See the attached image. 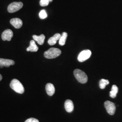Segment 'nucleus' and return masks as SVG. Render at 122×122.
<instances>
[{
  "label": "nucleus",
  "instance_id": "nucleus-1",
  "mask_svg": "<svg viewBox=\"0 0 122 122\" xmlns=\"http://www.w3.org/2000/svg\"><path fill=\"white\" fill-rule=\"evenodd\" d=\"M10 87L15 92L22 94L25 92V88L21 82L17 79H14L10 83Z\"/></svg>",
  "mask_w": 122,
  "mask_h": 122
},
{
  "label": "nucleus",
  "instance_id": "nucleus-2",
  "mask_svg": "<svg viewBox=\"0 0 122 122\" xmlns=\"http://www.w3.org/2000/svg\"><path fill=\"white\" fill-rule=\"evenodd\" d=\"M61 53V50L59 49L52 48H49L48 51L45 52L44 56L48 59H52L59 56Z\"/></svg>",
  "mask_w": 122,
  "mask_h": 122
},
{
  "label": "nucleus",
  "instance_id": "nucleus-3",
  "mask_svg": "<svg viewBox=\"0 0 122 122\" xmlns=\"http://www.w3.org/2000/svg\"><path fill=\"white\" fill-rule=\"evenodd\" d=\"M74 75L75 78L79 82L82 84L86 83L88 81L87 75L85 72L80 69H76L74 71Z\"/></svg>",
  "mask_w": 122,
  "mask_h": 122
},
{
  "label": "nucleus",
  "instance_id": "nucleus-4",
  "mask_svg": "<svg viewBox=\"0 0 122 122\" xmlns=\"http://www.w3.org/2000/svg\"><path fill=\"white\" fill-rule=\"evenodd\" d=\"M23 4L21 2H14L9 5L7 10L9 13H15L21 9Z\"/></svg>",
  "mask_w": 122,
  "mask_h": 122
},
{
  "label": "nucleus",
  "instance_id": "nucleus-5",
  "mask_svg": "<svg viewBox=\"0 0 122 122\" xmlns=\"http://www.w3.org/2000/svg\"><path fill=\"white\" fill-rule=\"evenodd\" d=\"M92 55V52L90 50H85L80 52L77 57L79 61L82 62L88 59Z\"/></svg>",
  "mask_w": 122,
  "mask_h": 122
},
{
  "label": "nucleus",
  "instance_id": "nucleus-6",
  "mask_svg": "<svg viewBox=\"0 0 122 122\" xmlns=\"http://www.w3.org/2000/svg\"><path fill=\"white\" fill-rule=\"evenodd\" d=\"M105 107L108 113L113 115L116 111V106L113 102L110 101H106L105 102Z\"/></svg>",
  "mask_w": 122,
  "mask_h": 122
},
{
  "label": "nucleus",
  "instance_id": "nucleus-7",
  "mask_svg": "<svg viewBox=\"0 0 122 122\" xmlns=\"http://www.w3.org/2000/svg\"><path fill=\"white\" fill-rule=\"evenodd\" d=\"M13 36V33L12 31L10 29H7L5 30L2 34L1 38L3 41H10L11 40Z\"/></svg>",
  "mask_w": 122,
  "mask_h": 122
},
{
  "label": "nucleus",
  "instance_id": "nucleus-8",
  "mask_svg": "<svg viewBox=\"0 0 122 122\" xmlns=\"http://www.w3.org/2000/svg\"><path fill=\"white\" fill-rule=\"evenodd\" d=\"M15 63V62L12 60L0 58V68H2L4 66L9 67L10 66L14 65Z\"/></svg>",
  "mask_w": 122,
  "mask_h": 122
},
{
  "label": "nucleus",
  "instance_id": "nucleus-9",
  "mask_svg": "<svg viewBox=\"0 0 122 122\" xmlns=\"http://www.w3.org/2000/svg\"><path fill=\"white\" fill-rule=\"evenodd\" d=\"M10 23L16 29H20L22 27L23 22L19 18H13L10 20Z\"/></svg>",
  "mask_w": 122,
  "mask_h": 122
},
{
  "label": "nucleus",
  "instance_id": "nucleus-10",
  "mask_svg": "<svg viewBox=\"0 0 122 122\" xmlns=\"http://www.w3.org/2000/svg\"><path fill=\"white\" fill-rule=\"evenodd\" d=\"M66 110L68 113H71L74 110V104L73 102L70 100H66L64 104Z\"/></svg>",
  "mask_w": 122,
  "mask_h": 122
},
{
  "label": "nucleus",
  "instance_id": "nucleus-11",
  "mask_svg": "<svg viewBox=\"0 0 122 122\" xmlns=\"http://www.w3.org/2000/svg\"><path fill=\"white\" fill-rule=\"evenodd\" d=\"M46 91L49 96H52L55 92L54 85L52 83H48L46 86Z\"/></svg>",
  "mask_w": 122,
  "mask_h": 122
},
{
  "label": "nucleus",
  "instance_id": "nucleus-12",
  "mask_svg": "<svg viewBox=\"0 0 122 122\" xmlns=\"http://www.w3.org/2000/svg\"><path fill=\"white\" fill-rule=\"evenodd\" d=\"M61 35L60 34L57 33L53 35L52 37H51L48 39V43L50 45H53L56 44L57 40H59L61 38Z\"/></svg>",
  "mask_w": 122,
  "mask_h": 122
},
{
  "label": "nucleus",
  "instance_id": "nucleus-13",
  "mask_svg": "<svg viewBox=\"0 0 122 122\" xmlns=\"http://www.w3.org/2000/svg\"><path fill=\"white\" fill-rule=\"evenodd\" d=\"M39 49L38 47L35 44V40H31L30 42V46L26 49L27 51L31 52H36Z\"/></svg>",
  "mask_w": 122,
  "mask_h": 122
},
{
  "label": "nucleus",
  "instance_id": "nucleus-14",
  "mask_svg": "<svg viewBox=\"0 0 122 122\" xmlns=\"http://www.w3.org/2000/svg\"><path fill=\"white\" fill-rule=\"evenodd\" d=\"M33 38L35 41L37 42L38 44L42 45L44 44L45 36L44 35H41L39 36L34 35L33 36Z\"/></svg>",
  "mask_w": 122,
  "mask_h": 122
},
{
  "label": "nucleus",
  "instance_id": "nucleus-15",
  "mask_svg": "<svg viewBox=\"0 0 122 122\" xmlns=\"http://www.w3.org/2000/svg\"><path fill=\"white\" fill-rule=\"evenodd\" d=\"M118 87L115 85H113L111 91L110 92L109 95L111 98H114L117 96V94L118 93Z\"/></svg>",
  "mask_w": 122,
  "mask_h": 122
},
{
  "label": "nucleus",
  "instance_id": "nucleus-16",
  "mask_svg": "<svg viewBox=\"0 0 122 122\" xmlns=\"http://www.w3.org/2000/svg\"><path fill=\"white\" fill-rule=\"evenodd\" d=\"M67 37V33L66 32H63L61 35V38L59 40V44L61 46H63L65 45L66 41V39Z\"/></svg>",
  "mask_w": 122,
  "mask_h": 122
},
{
  "label": "nucleus",
  "instance_id": "nucleus-17",
  "mask_svg": "<svg viewBox=\"0 0 122 122\" xmlns=\"http://www.w3.org/2000/svg\"><path fill=\"white\" fill-rule=\"evenodd\" d=\"M109 83V81L108 80H105L104 79H102L100 80L99 83L100 87L101 89H104L106 86L108 85Z\"/></svg>",
  "mask_w": 122,
  "mask_h": 122
},
{
  "label": "nucleus",
  "instance_id": "nucleus-18",
  "mask_svg": "<svg viewBox=\"0 0 122 122\" xmlns=\"http://www.w3.org/2000/svg\"><path fill=\"white\" fill-rule=\"evenodd\" d=\"M47 14L46 11L45 10H42L40 11V12L39 13V18L41 19H45V18L47 17Z\"/></svg>",
  "mask_w": 122,
  "mask_h": 122
},
{
  "label": "nucleus",
  "instance_id": "nucleus-19",
  "mask_svg": "<svg viewBox=\"0 0 122 122\" xmlns=\"http://www.w3.org/2000/svg\"><path fill=\"white\" fill-rule=\"evenodd\" d=\"M49 3V0H40V5L41 6H46L48 5Z\"/></svg>",
  "mask_w": 122,
  "mask_h": 122
},
{
  "label": "nucleus",
  "instance_id": "nucleus-20",
  "mask_svg": "<svg viewBox=\"0 0 122 122\" xmlns=\"http://www.w3.org/2000/svg\"><path fill=\"white\" fill-rule=\"evenodd\" d=\"M25 122H39V121L35 118H31L27 119Z\"/></svg>",
  "mask_w": 122,
  "mask_h": 122
},
{
  "label": "nucleus",
  "instance_id": "nucleus-21",
  "mask_svg": "<svg viewBox=\"0 0 122 122\" xmlns=\"http://www.w3.org/2000/svg\"><path fill=\"white\" fill-rule=\"evenodd\" d=\"M2 76H1V74H0V81L2 80Z\"/></svg>",
  "mask_w": 122,
  "mask_h": 122
},
{
  "label": "nucleus",
  "instance_id": "nucleus-22",
  "mask_svg": "<svg viewBox=\"0 0 122 122\" xmlns=\"http://www.w3.org/2000/svg\"><path fill=\"white\" fill-rule=\"evenodd\" d=\"M49 2H52V0H49Z\"/></svg>",
  "mask_w": 122,
  "mask_h": 122
}]
</instances>
